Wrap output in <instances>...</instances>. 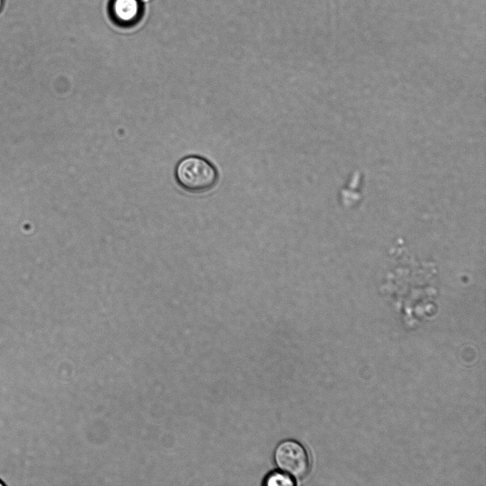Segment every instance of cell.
Instances as JSON below:
<instances>
[{
    "instance_id": "1",
    "label": "cell",
    "mask_w": 486,
    "mask_h": 486,
    "mask_svg": "<svg viewBox=\"0 0 486 486\" xmlns=\"http://www.w3.org/2000/svg\"><path fill=\"white\" fill-rule=\"evenodd\" d=\"M218 176V171L211 162L196 154L181 158L174 170L177 186L191 194L208 192L216 186Z\"/></svg>"
},
{
    "instance_id": "2",
    "label": "cell",
    "mask_w": 486,
    "mask_h": 486,
    "mask_svg": "<svg viewBox=\"0 0 486 486\" xmlns=\"http://www.w3.org/2000/svg\"><path fill=\"white\" fill-rule=\"evenodd\" d=\"M274 462L278 469L295 480L305 477L310 469V461L305 447L294 440H285L276 446Z\"/></svg>"
},
{
    "instance_id": "3",
    "label": "cell",
    "mask_w": 486,
    "mask_h": 486,
    "mask_svg": "<svg viewBox=\"0 0 486 486\" xmlns=\"http://www.w3.org/2000/svg\"><path fill=\"white\" fill-rule=\"evenodd\" d=\"M108 14L118 27L130 28L136 26L144 14L141 0H110Z\"/></svg>"
},
{
    "instance_id": "4",
    "label": "cell",
    "mask_w": 486,
    "mask_h": 486,
    "mask_svg": "<svg viewBox=\"0 0 486 486\" xmlns=\"http://www.w3.org/2000/svg\"><path fill=\"white\" fill-rule=\"evenodd\" d=\"M264 485L268 486L295 485V479L289 475L280 471H274L268 474L264 480Z\"/></svg>"
},
{
    "instance_id": "5",
    "label": "cell",
    "mask_w": 486,
    "mask_h": 486,
    "mask_svg": "<svg viewBox=\"0 0 486 486\" xmlns=\"http://www.w3.org/2000/svg\"><path fill=\"white\" fill-rule=\"evenodd\" d=\"M4 0H0V13L4 8Z\"/></svg>"
},
{
    "instance_id": "6",
    "label": "cell",
    "mask_w": 486,
    "mask_h": 486,
    "mask_svg": "<svg viewBox=\"0 0 486 486\" xmlns=\"http://www.w3.org/2000/svg\"><path fill=\"white\" fill-rule=\"evenodd\" d=\"M4 485V483H3L1 481H0V486H2Z\"/></svg>"
}]
</instances>
